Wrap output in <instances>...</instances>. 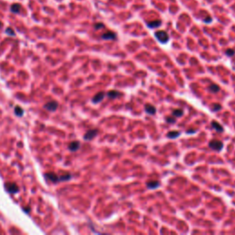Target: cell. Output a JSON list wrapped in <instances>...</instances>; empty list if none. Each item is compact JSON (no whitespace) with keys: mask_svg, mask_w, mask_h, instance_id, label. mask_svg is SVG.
I'll return each mask as SVG.
<instances>
[{"mask_svg":"<svg viewBox=\"0 0 235 235\" xmlns=\"http://www.w3.org/2000/svg\"><path fill=\"white\" fill-rule=\"evenodd\" d=\"M162 25V21L161 20H154V21H151L147 23V26L151 29H156V28L160 27Z\"/></svg>","mask_w":235,"mask_h":235,"instance_id":"obj_15","label":"cell"},{"mask_svg":"<svg viewBox=\"0 0 235 235\" xmlns=\"http://www.w3.org/2000/svg\"><path fill=\"white\" fill-rule=\"evenodd\" d=\"M208 147L212 150L219 152L223 148V142L221 141H218V140H212L208 142Z\"/></svg>","mask_w":235,"mask_h":235,"instance_id":"obj_2","label":"cell"},{"mask_svg":"<svg viewBox=\"0 0 235 235\" xmlns=\"http://www.w3.org/2000/svg\"><path fill=\"white\" fill-rule=\"evenodd\" d=\"M160 186V182L156 180H152V181H149L147 183V187L149 189H156L157 187Z\"/></svg>","mask_w":235,"mask_h":235,"instance_id":"obj_11","label":"cell"},{"mask_svg":"<svg viewBox=\"0 0 235 235\" xmlns=\"http://www.w3.org/2000/svg\"><path fill=\"white\" fill-rule=\"evenodd\" d=\"M208 90L211 93H218L219 91V86L216 84H211V85L208 86Z\"/></svg>","mask_w":235,"mask_h":235,"instance_id":"obj_18","label":"cell"},{"mask_svg":"<svg viewBox=\"0 0 235 235\" xmlns=\"http://www.w3.org/2000/svg\"><path fill=\"white\" fill-rule=\"evenodd\" d=\"M212 21V18H210V17H208L207 18V19H204V22H206V23H210V22Z\"/></svg>","mask_w":235,"mask_h":235,"instance_id":"obj_26","label":"cell"},{"mask_svg":"<svg viewBox=\"0 0 235 235\" xmlns=\"http://www.w3.org/2000/svg\"><path fill=\"white\" fill-rule=\"evenodd\" d=\"M58 108V103L56 101H50L47 104L44 105V109H46L49 111H54Z\"/></svg>","mask_w":235,"mask_h":235,"instance_id":"obj_7","label":"cell"},{"mask_svg":"<svg viewBox=\"0 0 235 235\" xmlns=\"http://www.w3.org/2000/svg\"><path fill=\"white\" fill-rule=\"evenodd\" d=\"M1 27H2V23L0 22V28H1Z\"/></svg>","mask_w":235,"mask_h":235,"instance_id":"obj_27","label":"cell"},{"mask_svg":"<svg viewBox=\"0 0 235 235\" xmlns=\"http://www.w3.org/2000/svg\"><path fill=\"white\" fill-rule=\"evenodd\" d=\"M225 54L227 55V56L229 57H232V56H234L235 54V51L233 49H227L226 52H225Z\"/></svg>","mask_w":235,"mask_h":235,"instance_id":"obj_20","label":"cell"},{"mask_svg":"<svg viewBox=\"0 0 235 235\" xmlns=\"http://www.w3.org/2000/svg\"><path fill=\"white\" fill-rule=\"evenodd\" d=\"M94 28L96 29H103V28H105V25H104L103 23H96L94 26Z\"/></svg>","mask_w":235,"mask_h":235,"instance_id":"obj_23","label":"cell"},{"mask_svg":"<svg viewBox=\"0 0 235 235\" xmlns=\"http://www.w3.org/2000/svg\"><path fill=\"white\" fill-rule=\"evenodd\" d=\"M44 176H45V178L47 179V180L51 181V182H53V183L60 182V176H57V175L54 174V173H46V174L44 175Z\"/></svg>","mask_w":235,"mask_h":235,"instance_id":"obj_5","label":"cell"},{"mask_svg":"<svg viewBox=\"0 0 235 235\" xmlns=\"http://www.w3.org/2000/svg\"><path fill=\"white\" fill-rule=\"evenodd\" d=\"M101 38L106 40H113L117 39V34L115 32H113V31H107V32L102 35Z\"/></svg>","mask_w":235,"mask_h":235,"instance_id":"obj_6","label":"cell"},{"mask_svg":"<svg viewBox=\"0 0 235 235\" xmlns=\"http://www.w3.org/2000/svg\"><path fill=\"white\" fill-rule=\"evenodd\" d=\"M196 131H197V130H193V129H192V130H186V134H193V133H195Z\"/></svg>","mask_w":235,"mask_h":235,"instance_id":"obj_25","label":"cell"},{"mask_svg":"<svg viewBox=\"0 0 235 235\" xmlns=\"http://www.w3.org/2000/svg\"><path fill=\"white\" fill-rule=\"evenodd\" d=\"M211 127L215 130H217L218 132H222L223 130H224V128H223V127L221 126V125L219 124L218 121H216V120H213L211 122Z\"/></svg>","mask_w":235,"mask_h":235,"instance_id":"obj_12","label":"cell"},{"mask_svg":"<svg viewBox=\"0 0 235 235\" xmlns=\"http://www.w3.org/2000/svg\"><path fill=\"white\" fill-rule=\"evenodd\" d=\"M106 96V93L105 92H98V94H96V96L92 98L93 103H99L102 100L104 99V98Z\"/></svg>","mask_w":235,"mask_h":235,"instance_id":"obj_8","label":"cell"},{"mask_svg":"<svg viewBox=\"0 0 235 235\" xmlns=\"http://www.w3.org/2000/svg\"><path fill=\"white\" fill-rule=\"evenodd\" d=\"M79 148H80V142L77 141H72V142L69 144V150L72 151V152H76Z\"/></svg>","mask_w":235,"mask_h":235,"instance_id":"obj_13","label":"cell"},{"mask_svg":"<svg viewBox=\"0 0 235 235\" xmlns=\"http://www.w3.org/2000/svg\"><path fill=\"white\" fill-rule=\"evenodd\" d=\"M5 188L9 192V193H18L19 188H18V185L15 184V183H6L5 184Z\"/></svg>","mask_w":235,"mask_h":235,"instance_id":"obj_3","label":"cell"},{"mask_svg":"<svg viewBox=\"0 0 235 235\" xmlns=\"http://www.w3.org/2000/svg\"><path fill=\"white\" fill-rule=\"evenodd\" d=\"M145 112L149 115H154L156 113V108L152 105H145Z\"/></svg>","mask_w":235,"mask_h":235,"instance_id":"obj_10","label":"cell"},{"mask_svg":"<svg viewBox=\"0 0 235 235\" xmlns=\"http://www.w3.org/2000/svg\"><path fill=\"white\" fill-rule=\"evenodd\" d=\"M15 113H16L18 116H22V115H23V109L18 106V107L15 108Z\"/></svg>","mask_w":235,"mask_h":235,"instance_id":"obj_21","label":"cell"},{"mask_svg":"<svg viewBox=\"0 0 235 235\" xmlns=\"http://www.w3.org/2000/svg\"><path fill=\"white\" fill-rule=\"evenodd\" d=\"M165 121H166L167 123H176V117H174L173 115L172 116H167L165 118Z\"/></svg>","mask_w":235,"mask_h":235,"instance_id":"obj_19","label":"cell"},{"mask_svg":"<svg viewBox=\"0 0 235 235\" xmlns=\"http://www.w3.org/2000/svg\"><path fill=\"white\" fill-rule=\"evenodd\" d=\"M221 106L219 105V104H217V103H215V104H213V105H212V110L213 111H219V110H221Z\"/></svg>","mask_w":235,"mask_h":235,"instance_id":"obj_22","label":"cell"},{"mask_svg":"<svg viewBox=\"0 0 235 235\" xmlns=\"http://www.w3.org/2000/svg\"><path fill=\"white\" fill-rule=\"evenodd\" d=\"M20 9H21V6H20L19 4H13L10 7L11 12H13V13H19Z\"/></svg>","mask_w":235,"mask_h":235,"instance_id":"obj_17","label":"cell"},{"mask_svg":"<svg viewBox=\"0 0 235 235\" xmlns=\"http://www.w3.org/2000/svg\"><path fill=\"white\" fill-rule=\"evenodd\" d=\"M172 115L176 118H179V117H182L184 115V110L182 109H176L175 110L172 111Z\"/></svg>","mask_w":235,"mask_h":235,"instance_id":"obj_16","label":"cell"},{"mask_svg":"<svg viewBox=\"0 0 235 235\" xmlns=\"http://www.w3.org/2000/svg\"><path fill=\"white\" fill-rule=\"evenodd\" d=\"M98 133V130L96 129H93V130H89L88 131H86V133L84 135V139L85 141H91L93 140Z\"/></svg>","mask_w":235,"mask_h":235,"instance_id":"obj_4","label":"cell"},{"mask_svg":"<svg viewBox=\"0 0 235 235\" xmlns=\"http://www.w3.org/2000/svg\"><path fill=\"white\" fill-rule=\"evenodd\" d=\"M181 135V132L178 131V130H171V131H169L168 133H167V138H169V139H176V138H178L179 136Z\"/></svg>","mask_w":235,"mask_h":235,"instance_id":"obj_14","label":"cell"},{"mask_svg":"<svg viewBox=\"0 0 235 235\" xmlns=\"http://www.w3.org/2000/svg\"><path fill=\"white\" fill-rule=\"evenodd\" d=\"M121 93L119 92V91L117 90H111L109 91V92L107 93V96L109 98H111V99H115V98H119L121 96Z\"/></svg>","mask_w":235,"mask_h":235,"instance_id":"obj_9","label":"cell"},{"mask_svg":"<svg viewBox=\"0 0 235 235\" xmlns=\"http://www.w3.org/2000/svg\"><path fill=\"white\" fill-rule=\"evenodd\" d=\"M6 32H7V34H8L9 36H15V32L12 30V29H10V28H7Z\"/></svg>","mask_w":235,"mask_h":235,"instance_id":"obj_24","label":"cell"},{"mask_svg":"<svg viewBox=\"0 0 235 235\" xmlns=\"http://www.w3.org/2000/svg\"><path fill=\"white\" fill-rule=\"evenodd\" d=\"M154 35H155V38L157 39L158 40H159L161 43L163 44H165L168 42L169 40V35L168 33L166 32V31L165 30H158L156 31L155 33H154Z\"/></svg>","mask_w":235,"mask_h":235,"instance_id":"obj_1","label":"cell"}]
</instances>
